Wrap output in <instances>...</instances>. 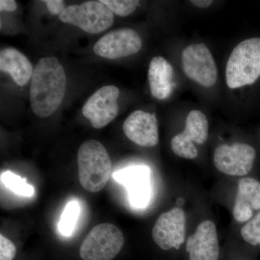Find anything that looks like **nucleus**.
Listing matches in <instances>:
<instances>
[{
    "mask_svg": "<svg viewBox=\"0 0 260 260\" xmlns=\"http://www.w3.org/2000/svg\"><path fill=\"white\" fill-rule=\"evenodd\" d=\"M191 3L198 8H207L212 5L213 1L211 0H192Z\"/></svg>",
    "mask_w": 260,
    "mask_h": 260,
    "instance_id": "obj_25",
    "label": "nucleus"
},
{
    "mask_svg": "<svg viewBox=\"0 0 260 260\" xmlns=\"http://www.w3.org/2000/svg\"><path fill=\"white\" fill-rule=\"evenodd\" d=\"M181 62L183 70L189 79L207 88L216 83V64L205 44H194L186 47L181 54Z\"/></svg>",
    "mask_w": 260,
    "mask_h": 260,
    "instance_id": "obj_6",
    "label": "nucleus"
},
{
    "mask_svg": "<svg viewBox=\"0 0 260 260\" xmlns=\"http://www.w3.org/2000/svg\"><path fill=\"white\" fill-rule=\"evenodd\" d=\"M16 254V248L10 239L0 235V260H13Z\"/></svg>",
    "mask_w": 260,
    "mask_h": 260,
    "instance_id": "obj_22",
    "label": "nucleus"
},
{
    "mask_svg": "<svg viewBox=\"0 0 260 260\" xmlns=\"http://www.w3.org/2000/svg\"><path fill=\"white\" fill-rule=\"evenodd\" d=\"M241 236L250 245L260 246V212L242 227Z\"/></svg>",
    "mask_w": 260,
    "mask_h": 260,
    "instance_id": "obj_20",
    "label": "nucleus"
},
{
    "mask_svg": "<svg viewBox=\"0 0 260 260\" xmlns=\"http://www.w3.org/2000/svg\"><path fill=\"white\" fill-rule=\"evenodd\" d=\"M124 244L123 233L112 223H101L90 231L80 246L83 260H112Z\"/></svg>",
    "mask_w": 260,
    "mask_h": 260,
    "instance_id": "obj_4",
    "label": "nucleus"
},
{
    "mask_svg": "<svg viewBox=\"0 0 260 260\" xmlns=\"http://www.w3.org/2000/svg\"><path fill=\"white\" fill-rule=\"evenodd\" d=\"M141 38L129 28L114 30L101 38L93 47L96 55L114 59L136 54L141 49Z\"/></svg>",
    "mask_w": 260,
    "mask_h": 260,
    "instance_id": "obj_11",
    "label": "nucleus"
},
{
    "mask_svg": "<svg viewBox=\"0 0 260 260\" xmlns=\"http://www.w3.org/2000/svg\"><path fill=\"white\" fill-rule=\"evenodd\" d=\"M0 70L11 75L19 86H24L28 83L34 70L28 58L13 48H7L0 51Z\"/></svg>",
    "mask_w": 260,
    "mask_h": 260,
    "instance_id": "obj_17",
    "label": "nucleus"
},
{
    "mask_svg": "<svg viewBox=\"0 0 260 260\" xmlns=\"http://www.w3.org/2000/svg\"><path fill=\"white\" fill-rule=\"evenodd\" d=\"M47 9L51 14L60 15L65 8L64 2L62 0H44Z\"/></svg>",
    "mask_w": 260,
    "mask_h": 260,
    "instance_id": "obj_23",
    "label": "nucleus"
},
{
    "mask_svg": "<svg viewBox=\"0 0 260 260\" xmlns=\"http://www.w3.org/2000/svg\"><path fill=\"white\" fill-rule=\"evenodd\" d=\"M59 18L63 23L76 25L89 34L104 31L114 23L112 12L100 1L70 5L65 8Z\"/></svg>",
    "mask_w": 260,
    "mask_h": 260,
    "instance_id": "obj_5",
    "label": "nucleus"
},
{
    "mask_svg": "<svg viewBox=\"0 0 260 260\" xmlns=\"http://www.w3.org/2000/svg\"><path fill=\"white\" fill-rule=\"evenodd\" d=\"M112 12L121 17H126L134 13L139 1L135 0H101Z\"/></svg>",
    "mask_w": 260,
    "mask_h": 260,
    "instance_id": "obj_21",
    "label": "nucleus"
},
{
    "mask_svg": "<svg viewBox=\"0 0 260 260\" xmlns=\"http://www.w3.org/2000/svg\"><path fill=\"white\" fill-rule=\"evenodd\" d=\"M260 210V182L255 179L244 177L238 184V191L233 215L239 223L249 221L254 210Z\"/></svg>",
    "mask_w": 260,
    "mask_h": 260,
    "instance_id": "obj_15",
    "label": "nucleus"
},
{
    "mask_svg": "<svg viewBox=\"0 0 260 260\" xmlns=\"http://www.w3.org/2000/svg\"><path fill=\"white\" fill-rule=\"evenodd\" d=\"M256 151L244 143L218 145L214 152L213 162L222 174L234 177H244L252 169Z\"/></svg>",
    "mask_w": 260,
    "mask_h": 260,
    "instance_id": "obj_7",
    "label": "nucleus"
},
{
    "mask_svg": "<svg viewBox=\"0 0 260 260\" xmlns=\"http://www.w3.org/2000/svg\"><path fill=\"white\" fill-rule=\"evenodd\" d=\"M186 252L188 260H219V246L216 226L211 220H204L187 238Z\"/></svg>",
    "mask_w": 260,
    "mask_h": 260,
    "instance_id": "obj_12",
    "label": "nucleus"
},
{
    "mask_svg": "<svg viewBox=\"0 0 260 260\" xmlns=\"http://www.w3.org/2000/svg\"><path fill=\"white\" fill-rule=\"evenodd\" d=\"M17 9V3L14 0H1L0 10L2 12H13Z\"/></svg>",
    "mask_w": 260,
    "mask_h": 260,
    "instance_id": "obj_24",
    "label": "nucleus"
},
{
    "mask_svg": "<svg viewBox=\"0 0 260 260\" xmlns=\"http://www.w3.org/2000/svg\"><path fill=\"white\" fill-rule=\"evenodd\" d=\"M174 70L172 64L162 56H155L150 61L148 70V82L152 95L164 100L173 90Z\"/></svg>",
    "mask_w": 260,
    "mask_h": 260,
    "instance_id": "obj_16",
    "label": "nucleus"
},
{
    "mask_svg": "<svg viewBox=\"0 0 260 260\" xmlns=\"http://www.w3.org/2000/svg\"><path fill=\"white\" fill-rule=\"evenodd\" d=\"M123 131L126 138L143 147H154L158 143V121L154 114L135 111L124 121Z\"/></svg>",
    "mask_w": 260,
    "mask_h": 260,
    "instance_id": "obj_14",
    "label": "nucleus"
},
{
    "mask_svg": "<svg viewBox=\"0 0 260 260\" xmlns=\"http://www.w3.org/2000/svg\"><path fill=\"white\" fill-rule=\"evenodd\" d=\"M209 123L206 116L198 110L191 111L186 117L182 133L174 136L171 141L172 150L181 158H196L198 150L194 143L203 145L208 140Z\"/></svg>",
    "mask_w": 260,
    "mask_h": 260,
    "instance_id": "obj_8",
    "label": "nucleus"
},
{
    "mask_svg": "<svg viewBox=\"0 0 260 260\" xmlns=\"http://www.w3.org/2000/svg\"><path fill=\"white\" fill-rule=\"evenodd\" d=\"M66 88V74L57 58L41 59L34 68L30 85V107L34 114L42 118L54 114L62 102Z\"/></svg>",
    "mask_w": 260,
    "mask_h": 260,
    "instance_id": "obj_1",
    "label": "nucleus"
},
{
    "mask_svg": "<svg viewBox=\"0 0 260 260\" xmlns=\"http://www.w3.org/2000/svg\"><path fill=\"white\" fill-rule=\"evenodd\" d=\"M186 217L180 208L162 213L157 219L152 230V238L164 251L174 249L179 251L186 239Z\"/></svg>",
    "mask_w": 260,
    "mask_h": 260,
    "instance_id": "obj_9",
    "label": "nucleus"
},
{
    "mask_svg": "<svg viewBox=\"0 0 260 260\" xmlns=\"http://www.w3.org/2000/svg\"><path fill=\"white\" fill-rule=\"evenodd\" d=\"M260 77V38L246 39L234 48L225 70L229 88L234 89L255 83Z\"/></svg>",
    "mask_w": 260,
    "mask_h": 260,
    "instance_id": "obj_3",
    "label": "nucleus"
},
{
    "mask_svg": "<svg viewBox=\"0 0 260 260\" xmlns=\"http://www.w3.org/2000/svg\"><path fill=\"white\" fill-rule=\"evenodd\" d=\"M114 179L127 189L129 203L135 208L147 206L151 195L150 169L145 165L132 166L113 174Z\"/></svg>",
    "mask_w": 260,
    "mask_h": 260,
    "instance_id": "obj_13",
    "label": "nucleus"
},
{
    "mask_svg": "<svg viewBox=\"0 0 260 260\" xmlns=\"http://www.w3.org/2000/svg\"><path fill=\"white\" fill-rule=\"evenodd\" d=\"M78 178L81 186L90 192H99L112 175V159L102 143L95 140L83 142L78 153Z\"/></svg>",
    "mask_w": 260,
    "mask_h": 260,
    "instance_id": "obj_2",
    "label": "nucleus"
},
{
    "mask_svg": "<svg viewBox=\"0 0 260 260\" xmlns=\"http://www.w3.org/2000/svg\"><path fill=\"white\" fill-rule=\"evenodd\" d=\"M119 96V88L114 85L99 89L84 105L83 116L90 120L95 129H102L117 116Z\"/></svg>",
    "mask_w": 260,
    "mask_h": 260,
    "instance_id": "obj_10",
    "label": "nucleus"
},
{
    "mask_svg": "<svg viewBox=\"0 0 260 260\" xmlns=\"http://www.w3.org/2000/svg\"><path fill=\"white\" fill-rule=\"evenodd\" d=\"M80 215V205L76 200H72L65 207L59 220V232L64 237H70L74 231Z\"/></svg>",
    "mask_w": 260,
    "mask_h": 260,
    "instance_id": "obj_19",
    "label": "nucleus"
},
{
    "mask_svg": "<svg viewBox=\"0 0 260 260\" xmlns=\"http://www.w3.org/2000/svg\"><path fill=\"white\" fill-rule=\"evenodd\" d=\"M0 179L2 184H4L5 187L16 194L30 198L34 194V186L28 184L26 179H23L10 171L2 173Z\"/></svg>",
    "mask_w": 260,
    "mask_h": 260,
    "instance_id": "obj_18",
    "label": "nucleus"
}]
</instances>
